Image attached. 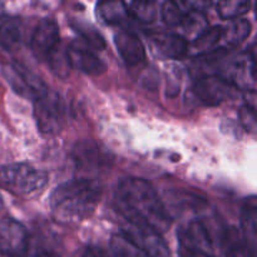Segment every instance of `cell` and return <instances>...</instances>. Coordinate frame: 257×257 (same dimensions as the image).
I'll use <instances>...</instances> for the list:
<instances>
[{"instance_id":"obj_24","label":"cell","mask_w":257,"mask_h":257,"mask_svg":"<svg viewBox=\"0 0 257 257\" xmlns=\"http://www.w3.org/2000/svg\"><path fill=\"white\" fill-rule=\"evenodd\" d=\"M110 251L119 257H148L123 235L113 236L110 240Z\"/></svg>"},{"instance_id":"obj_19","label":"cell","mask_w":257,"mask_h":257,"mask_svg":"<svg viewBox=\"0 0 257 257\" xmlns=\"http://www.w3.org/2000/svg\"><path fill=\"white\" fill-rule=\"evenodd\" d=\"M73 28L75 29V32L82 37V42L85 43L88 47L93 48V49L97 50H103L105 48V42L104 38L102 37L100 33H98L94 28L90 24L84 22H80V20H73L72 23Z\"/></svg>"},{"instance_id":"obj_20","label":"cell","mask_w":257,"mask_h":257,"mask_svg":"<svg viewBox=\"0 0 257 257\" xmlns=\"http://www.w3.org/2000/svg\"><path fill=\"white\" fill-rule=\"evenodd\" d=\"M251 32V23L246 19L232 20L222 32V37L230 45H238L243 40L247 39Z\"/></svg>"},{"instance_id":"obj_17","label":"cell","mask_w":257,"mask_h":257,"mask_svg":"<svg viewBox=\"0 0 257 257\" xmlns=\"http://www.w3.org/2000/svg\"><path fill=\"white\" fill-rule=\"evenodd\" d=\"M97 17L105 25H120L127 20L128 8L123 2H103L97 5Z\"/></svg>"},{"instance_id":"obj_29","label":"cell","mask_w":257,"mask_h":257,"mask_svg":"<svg viewBox=\"0 0 257 257\" xmlns=\"http://www.w3.org/2000/svg\"><path fill=\"white\" fill-rule=\"evenodd\" d=\"M82 257H108L105 255L104 251L98 246H88L84 251H83Z\"/></svg>"},{"instance_id":"obj_3","label":"cell","mask_w":257,"mask_h":257,"mask_svg":"<svg viewBox=\"0 0 257 257\" xmlns=\"http://www.w3.org/2000/svg\"><path fill=\"white\" fill-rule=\"evenodd\" d=\"M48 185V173L28 163H10L0 167V188L15 196H32Z\"/></svg>"},{"instance_id":"obj_7","label":"cell","mask_w":257,"mask_h":257,"mask_svg":"<svg viewBox=\"0 0 257 257\" xmlns=\"http://www.w3.org/2000/svg\"><path fill=\"white\" fill-rule=\"evenodd\" d=\"M193 94L203 105L216 107L221 103L237 98L240 89L233 80L221 75H205L193 83Z\"/></svg>"},{"instance_id":"obj_6","label":"cell","mask_w":257,"mask_h":257,"mask_svg":"<svg viewBox=\"0 0 257 257\" xmlns=\"http://www.w3.org/2000/svg\"><path fill=\"white\" fill-rule=\"evenodd\" d=\"M122 235L148 257H171V251L162 233L145 222L124 221Z\"/></svg>"},{"instance_id":"obj_23","label":"cell","mask_w":257,"mask_h":257,"mask_svg":"<svg viewBox=\"0 0 257 257\" xmlns=\"http://www.w3.org/2000/svg\"><path fill=\"white\" fill-rule=\"evenodd\" d=\"M47 62L49 63L50 68H52L53 73L55 75L60 78H67L69 75L70 72V64H69V59H68L67 55V48L63 49L60 47V44L55 48L54 52L49 55V58L47 59Z\"/></svg>"},{"instance_id":"obj_14","label":"cell","mask_w":257,"mask_h":257,"mask_svg":"<svg viewBox=\"0 0 257 257\" xmlns=\"http://www.w3.org/2000/svg\"><path fill=\"white\" fill-rule=\"evenodd\" d=\"M118 53L128 67H137L146 60V49L143 43L135 33L122 30L114 37Z\"/></svg>"},{"instance_id":"obj_22","label":"cell","mask_w":257,"mask_h":257,"mask_svg":"<svg viewBox=\"0 0 257 257\" xmlns=\"http://www.w3.org/2000/svg\"><path fill=\"white\" fill-rule=\"evenodd\" d=\"M250 3L246 0H226L217 4V12L222 19H237L250 10Z\"/></svg>"},{"instance_id":"obj_11","label":"cell","mask_w":257,"mask_h":257,"mask_svg":"<svg viewBox=\"0 0 257 257\" xmlns=\"http://www.w3.org/2000/svg\"><path fill=\"white\" fill-rule=\"evenodd\" d=\"M67 55L70 67L77 68L85 74L99 75L107 69L105 63L82 40L70 43L67 47Z\"/></svg>"},{"instance_id":"obj_8","label":"cell","mask_w":257,"mask_h":257,"mask_svg":"<svg viewBox=\"0 0 257 257\" xmlns=\"http://www.w3.org/2000/svg\"><path fill=\"white\" fill-rule=\"evenodd\" d=\"M177 238L180 253L215 257L213 240L202 221L192 220L181 226L177 231Z\"/></svg>"},{"instance_id":"obj_13","label":"cell","mask_w":257,"mask_h":257,"mask_svg":"<svg viewBox=\"0 0 257 257\" xmlns=\"http://www.w3.org/2000/svg\"><path fill=\"white\" fill-rule=\"evenodd\" d=\"M150 45L156 55L170 59H181L188 53V43L182 35L156 33L150 37Z\"/></svg>"},{"instance_id":"obj_31","label":"cell","mask_w":257,"mask_h":257,"mask_svg":"<svg viewBox=\"0 0 257 257\" xmlns=\"http://www.w3.org/2000/svg\"><path fill=\"white\" fill-rule=\"evenodd\" d=\"M40 257H50V256H48V255H40Z\"/></svg>"},{"instance_id":"obj_26","label":"cell","mask_w":257,"mask_h":257,"mask_svg":"<svg viewBox=\"0 0 257 257\" xmlns=\"http://www.w3.org/2000/svg\"><path fill=\"white\" fill-rule=\"evenodd\" d=\"M161 17L165 24L170 27H177L181 25L185 18V13L180 8V4L175 2H166L161 8Z\"/></svg>"},{"instance_id":"obj_5","label":"cell","mask_w":257,"mask_h":257,"mask_svg":"<svg viewBox=\"0 0 257 257\" xmlns=\"http://www.w3.org/2000/svg\"><path fill=\"white\" fill-rule=\"evenodd\" d=\"M34 117L43 136H55L65 120V104L59 94L47 90L34 100Z\"/></svg>"},{"instance_id":"obj_12","label":"cell","mask_w":257,"mask_h":257,"mask_svg":"<svg viewBox=\"0 0 257 257\" xmlns=\"http://www.w3.org/2000/svg\"><path fill=\"white\" fill-rule=\"evenodd\" d=\"M73 161L79 168H99L112 163L113 157L93 141H82L73 148Z\"/></svg>"},{"instance_id":"obj_18","label":"cell","mask_w":257,"mask_h":257,"mask_svg":"<svg viewBox=\"0 0 257 257\" xmlns=\"http://www.w3.org/2000/svg\"><path fill=\"white\" fill-rule=\"evenodd\" d=\"M222 27L213 25V27H206L202 32L198 33L197 37L192 43L195 54L203 55L207 54L208 52H212L216 45L220 43L221 38H222Z\"/></svg>"},{"instance_id":"obj_2","label":"cell","mask_w":257,"mask_h":257,"mask_svg":"<svg viewBox=\"0 0 257 257\" xmlns=\"http://www.w3.org/2000/svg\"><path fill=\"white\" fill-rule=\"evenodd\" d=\"M102 187L93 180H70L53 190L49 197L52 215L64 225L82 222L90 217L99 203Z\"/></svg>"},{"instance_id":"obj_9","label":"cell","mask_w":257,"mask_h":257,"mask_svg":"<svg viewBox=\"0 0 257 257\" xmlns=\"http://www.w3.org/2000/svg\"><path fill=\"white\" fill-rule=\"evenodd\" d=\"M4 75L14 92L24 98L35 100L48 90L47 85L38 75L18 63L5 67Z\"/></svg>"},{"instance_id":"obj_16","label":"cell","mask_w":257,"mask_h":257,"mask_svg":"<svg viewBox=\"0 0 257 257\" xmlns=\"http://www.w3.org/2000/svg\"><path fill=\"white\" fill-rule=\"evenodd\" d=\"M22 40L20 22L12 15L0 13V48L7 52L17 49Z\"/></svg>"},{"instance_id":"obj_21","label":"cell","mask_w":257,"mask_h":257,"mask_svg":"<svg viewBox=\"0 0 257 257\" xmlns=\"http://www.w3.org/2000/svg\"><path fill=\"white\" fill-rule=\"evenodd\" d=\"M128 15L145 24H151L157 17V3L155 2H133L130 4Z\"/></svg>"},{"instance_id":"obj_4","label":"cell","mask_w":257,"mask_h":257,"mask_svg":"<svg viewBox=\"0 0 257 257\" xmlns=\"http://www.w3.org/2000/svg\"><path fill=\"white\" fill-rule=\"evenodd\" d=\"M0 251L7 257H40L29 231L12 217L0 221Z\"/></svg>"},{"instance_id":"obj_15","label":"cell","mask_w":257,"mask_h":257,"mask_svg":"<svg viewBox=\"0 0 257 257\" xmlns=\"http://www.w3.org/2000/svg\"><path fill=\"white\" fill-rule=\"evenodd\" d=\"M241 228L242 241L250 250L257 247V201L255 196L246 198L241 208Z\"/></svg>"},{"instance_id":"obj_28","label":"cell","mask_w":257,"mask_h":257,"mask_svg":"<svg viewBox=\"0 0 257 257\" xmlns=\"http://www.w3.org/2000/svg\"><path fill=\"white\" fill-rule=\"evenodd\" d=\"M221 130H222L223 133H228V135L233 136V137H241L240 133V127L236 124L235 122H232L231 119H225L221 124Z\"/></svg>"},{"instance_id":"obj_25","label":"cell","mask_w":257,"mask_h":257,"mask_svg":"<svg viewBox=\"0 0 257 257\" xmlns=\"http://www.w3.org/2000/svg\"><path fill=\"white\" fill-rule=\"evenodd\" d=\"M226 243H227L226 257H256L255 251L250 250L245 245L242 238L233 230L226 235Z\"/></svg>"},{"instance_id":"obj_30","label":"cell","mask_w":257,"mask_h":257,"mask_svg":"<svg viewBox=\"0 0 257 257\" xmlns=\"http://www.w3.org/2000/svg\"><path fill=\"white\" fill-rule=\"evenodd\" d=\"M110 257H119L117 255V253H114V252H112V251H110Z\"/></svg>"},{"instance_id":"obj_27","label":"cell","mask_w":257,"mask_h":257,"mask_svg":"<svg viewBox=\"0 0 257 257\" xmlns=\"http://www.w3.org/2000/svg\"><path fill=\"white\" fill-rule=\"evenodd\" d=\"M238 118H240V123L245 131L250 133L256 132V112L255 108L250 107V105L245 104L240 108L238 110Z\"/></svg>"},{"instance_id":"obj_1","label":"cell","mask_w":257,"mask_h":257,"mask_svg":"<svg viewBox=\"0 0 257 257\" xmlns=\"http://www.w3.org/2000/svg\"><path fill=\"white\" fill-rule=\"evenodd\" d=\"M115 206L124 221L145 222L163 233L172 225V217L148 181L137 177L119 180L115 190Z\"/></svg>"},{"instance_id":"obj_10","label":"cell","mask_w":257,"mask_h":257,"mask_svg":"<svg viewBox=\"0 0 257 257\" xmlns=\"http://www.w3.org/2000/svg\"><path fill=\"white\" fill-rule=\"evenodd\" d=\"M59 45V27L53 19H42L35 27L33 33L32 47L33 54L43 62L49 58L55 50V48Z\"/></svg>"}]
</instances>
